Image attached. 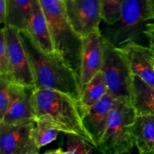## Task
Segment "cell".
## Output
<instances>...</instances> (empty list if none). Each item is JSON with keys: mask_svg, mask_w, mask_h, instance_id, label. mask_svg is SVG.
Masks as SVG:
<instances>
[{"mask_svg": "<svg viewBox=\"0 0 154 154\" xmlns=\"http://www.w3.org/2000/svg\"><path fill=\"white\" fill-rule=\"evenodd\" d=\"M56 154H65V152H64V150H63L62 149L58 148V149H57V153H56Z\"/></svg>", "mask_w": 154, "mask_h": 154, "instance_id": "obj_28", "label": "cell"}, {"mask_svg": "<svg viewBox=\"0 0 154 154\" xmlns=\"http://www.w3.org/2000/svg\"><path fill=\"white\" fill-rule=\"evenodd\" d=\"M133 104L137 114L154 116V88L133 76Z\"/></svg>", "mask_w": 154, "mask_h": 154, "instance_id": "obj_17", "label": "cell"}, {"mask_svg": "<svg viewBox=\"0 0 154 154\" xmlns=\"http://www.w3.org/2000/svg\"><path fill=\"white\" fill-rule=\"evenodd\" d=\"M34 88L13 84L11 101L5 114L0 120V123L14 125L36 121L35 113L32 102Z\"/></svg>", "mask_w": 154, "mask_h": 154, "instance_id": "obj_11", "label": "cell"}, {"mask_svg": "<svg viewBox=\"0 0 154 154\" xmlns=\"http://www.w3.org/2000/svg\"><path fill=\"white\" fill-rule=\"evenodd\" d=\"M57 150H49V151H46L45 153H40L39 152H37V153H32V154H56L57 153Z\"/></svg>", "mask_w": 154, "mask_h": 154, "instance_id": "obj_27", "label": "cell"}, {"mask_svg": "<svg viewBox=\"0 0 154 154\" xmlns=\"http://www.w3.org/2000/svg\"><path fill=\"white\" fill-rule=\"evenodd\" d=\"M8 54L10 78L12 84L22 87H35L34 73L27 51L18 29L4 25Z\"/></svg>", "mask_w": 154, "mask_h": 154, "instance_id": "obj_7", "label": "cell"}, {"mask_svg": "<svg viewBox=\"0 0 154 154\" xmlns=\"http://www.w3.org/2000/svg\"><path fill=\"white\" fill-rule=\"evenodd\" d=\"M68 19L75 32L81 38L101 31L103 21L101 0H64Z\"/></svg>", "mask_w": 154, "mask_h": 154, "instance_id": "obj_8", "label": "cell"}, {"mask_svg": "<svg viewBox=\"0 0 154 154\" xmlns=\"http://www.w3.org/2000/svg\"><path fill=\"white\" fill-rule=\"evenodd\" d=\"M108 92L116 99L132 102L133 76L121 49L113 46L104 38V58L102 70Z\"/></svg>", "mask_w": 154, "mask_h": 154, "instance_id": "obj_6", "label": "cell"}, {"mask_svg": "<svg viewBox=\"0 0 154 154\" xmlns=\"http://www.w3.org/2000/svg\"><path fill=\"white\" fill-rule=\"evenodd\" d=\"M7 17L5 25L11 26L20 31H27L33 0H7Z\"/></svg>", "mask_w": 154, "mask_h": 154, "instance_id": "obj_16", "label": "cell"}, {"mask_svg": "<svg viewBox=\"0 0 154 154\" xmlns=\"http://www.w3.org/2000/svg\"><path fill=\"white\" fill-rule=\"evenodd\" d=\"M126 57L132 76L141 78L154 88V51L146 47L132 42L120 48Z\"/></svg>", "mask_w": 154, "mask_h": 154, "instance_id": "obj_12", "label": "cell"}, {"mask_svg": "<svg viewBox=\"0 0 154 154\" xmlns=\"http://www.w3.org/2000/svg\"><path fill=\"white\" fill-rule=\"evenodd\" d=\"M107 93L108 87L103 73L100 71L88 84L81 88V101L86 111L97 103Z\"/></svg>", "mask_w": 154, "mask_h": 154, "instance_id": "obj_18", "label": "cell"}, {"mask_svg": "<svg viewBox=\"0 0 154 154\" xmlns=\"http://www.w3.org/2000/svg\"><path fill=\"white\" fill-rule=\"evenodd\" d=\"M35 81V88L50 89L70 95L81 101V87L78 74L58 52L42 51L27 31H20Z\"/></svg>", "mask_w": 154, "mask_h": 154, "instance_id": "obj_2", "label": "cell"}, {"mask_svg": "<svg viewBox=\"0 0 154 154\" xmlns=\"http://www.w3.org/2000/svg\"><path fill=\"white\" fill-rule=\"evenodd\" d=\"M104 58V37L101 31L82 38L80 66V84L82 88L101 70Z\"/></svg>", "mask_w": 154, "mask_h": 154, "instance_id": "obj_10", "label": "cell"}, {"mask_svg": "<svg viewBox=\"0 0 154 154\" xmlns=\"http://www.w3.org/2000/svg\"><path fill=\"white\" fill-rule=\"evenodd\" d=\"M0 79L11 82L8 54L6 42L5 27L2 26L0 32Z\"/></svg>", "mask_w": 154, "mask_h": 154, "instance_id": "obj_21", "label": "cell"}, {"mask_svg": "<svg viewBox=\"0 0 154 154\" xmlns=\"http://www.w3.org/2000/svg\"><path fill=\"white\" fill-rule=\"evenodd\" d=\"M132 134L138 154H154V116L137 114Z\"/></svg>", "mask_w": 154, "mask_h": 154, "instance_id": "obj_15", "label": "cell"}, {"mask_svg": "<svg viewBox=\"0 0 154 154\" xmlns=\"http://www.w3.org/2000/svg\"><path fill=\"white\" fill-rule=\"evenodd\" d=\"M153 20L148 0H123L117 20L107 26L102 35L113 46L123 48L144 35L148 21Z\"/></svg>", "mask_w": 154, "mask_h": 154, "instance_id": "obj_5", "label": "cell"}, {"mask_svg": "<svg viewBox=\"0 0 154 154\" xmlns=\"http://www.w3.org/2000/svg\"><path fill=\"white\" fill-rule=\"evenodd\" d=\"M66 150L65 154H90L92 147H94L80 137L66 135Z\"/></svg>", "mask_w": 154, "mask_h": 154, "instance_id": "obj_20", "label": "cell"}, {"mask_svg": "<svg viewBox=\"0 0 154 154\" xmlns=\"http://www.w3.org/2000/svg\"><path fill=\"white\" fill-rule=\"evenodd\" d=\"M144 34L148 41L149 47L154 51V22H150L146 25Z\"/></svg>", "mask_w": 154, "mask_h": 154, "instance_id": "obj_24", "label": "cell"}, {"mask_svg": "<svg viewBox=\"0 0 154 154\" xmlns=\"http://www.w3.org/2000/svg\"><path fill=\"white\" fill-rule=\"evenodd\" d=\"M0 120L5 114L12 99V83L0 79Z\"/></svg>", "mask_w": 154, "mask_h": 154, "instance_id": "obj_23", "label": "cell"}, {"mask_svg": "<svg viewBox=\"0 0 154 154\" xmlns=\"http://www.w3.org/2000/svg\"><path fill=\"white\" fill-rule=\"evenodd\" d=\"M32 102L36 120L66 135L80 137L97 148V143L84 126L83 119L87 111L81 101L57 90L35 87Z\"/></svg>", "mask_w": 154, "mask_h": 154, "instance_id": "obj_1", "label": "cell"}, {"mask_svg": "<svg viewBox=\"0 0 154 154\" xmlns=\"http://www.w3.org/2000/svg\"><path fill=\"white\" fill-rule=\"evenodd\" d=\"M60 131L42 120H36L32 129V138L36 147L40 150L42 147L55 141Z\"/></svg>", "mask_w": 154, "mask_h": 154, "instance_id": "obj_19", "label": "cell"}, {"mask_svg": "<svg viewBox=\"0 0 154 154\" xmlns=\"http://www.w3.org/2000/svg\"><path fill=\"white\" fill-rule=\"evenodd\" d=\"M136 117V111L132 102L117 100L97 141L98 150L103 154L132 151L135 147L132 131Z\"/></svg>", "mask_w": 154, "mask_h": 154, "instance_id": "obj_4", "label": "cell"}, {"mask_svg": "<svg viewBox=\"0 0 154 154\" xmlns=\"http://www.w3.org/2000/svg\"><path fill=\"white\" fill-rule=\"evenodd\" d=\"M35 121L19 124L0 123V154H32L39 152L32 138Z\"/></svg>", "mask_w": 154, "mask_h": 154, "instance_id": "obj_9", "label": "cell"}, {"mask_svg": "<svg viewBox=\"0 0 154 154\" xmlns=\"http://www.w3.org/2000/svg\"><path fill=\"white\" fill-rule=\"evenodd\" d=\"M39 2L48 20L56 51L79 76L82 38L71 26L64 0H39Z\"/></svg>", "mask_w": 154, "mask_h": 154, "instance_id": "obj_3", "label": "cell"}, {"mask_svg": "<svg viewBox=\"0 0 154 154\" xmlns=\"http://www.w3.org/2000/svg\"><path fill=\"white\" fill-rule=\"evenodd\" d=\"M131 152H132V151H131ZM131 152H129V153H120V154H129V153H131Z\"/></svg>", "mask_w": 154, "mask_h": 154, "instance_id": "obj_29", "label": "cell"}, {"mask_svg": "<svg viewBox=\"0 0 154 154\" xmlns=\"http://www.w3.org/2000/svg\"><path fill=\"white\" fill-rule=\"evenodd\" d=\"M103 21L107 26L112 25L117 20L123 0H101Z\"/></svg>", "mask_w": 154, "mask_h": 154, "instance_id": "obj_22", "label": "cell"}, {"mask_svg": "<svg viewBox=\"0 0 154 154\" xmlns=\"http://www.w3.org/2000/svg\"><path fill=\"white\" fill-rule=\"evenodd\" d=\"M7 0H0V23L5 25L7 17Z\"/></svg>", "mask_w": 154, "mask_h": 154, "instance_id": "obj_25", "label": "cell"}, {"mask_svg": "<svg viewBox=\"0 0 154 154\" xmlns=\"http://www.w3.org/2000/svg\"><path fill=\"white\" fill-rule=\"evenodd\" d=\"M27 32L42 51L48 54L57 52L48 20L39 0H33L32 11L29 20Z\"/></svg>", "mask_w": 154, "mask_h": 154, "instance_id": "obj_14", "label": "cell"}, {"mask_svg": "<svg viewBox=\"0 0 154 154\" xmlns=\"http://www.w3.org/2000/svg\"><path fill=\"white\" fill-rule=\"evenodd\" d=\"M117 100L108 92L97 103L87 109L84 114V126L96 143L105 129L110 114Z\"/></svg>", "mask_w": 154, "mask_h": 154, "instance_id": "obj_13", "label": "cell"}, {"mask_svg": "<svg viewBox=\"0 0 154 154\" xmlns=\"http://www.w3.org/2000/svg\"><path fill=\"white\" fill-rule=\"evenodd\" d=\"M149 4H150V8H151L152 14H153V17L154 20V0H148Z\"/></svg>", "mask_w": 154, "mask_h": 154, "instance_id": "obj_26", "label": "cell"}]
</instances>
